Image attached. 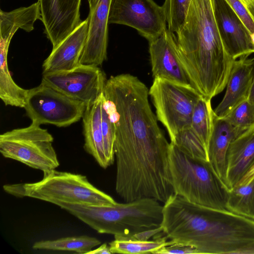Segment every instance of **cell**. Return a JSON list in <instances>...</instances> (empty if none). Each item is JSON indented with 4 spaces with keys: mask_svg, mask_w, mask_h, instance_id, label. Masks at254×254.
<instances>
[{
    "mask_svg": "<svg viewBox=\"0 0 254 254\" xmlns=\"http://www.w3.org/2000/svg\"><path fill=\"white\" fill-rule=\"evenodd\" d=\"M171 142L189 156L201 161L209 162L205 146L191 127L179 131Z\"/></svg>",
    "mask_w": 254,
    "mask_h": 254,
    "instance_id": "26",
    "label": "cell"
},
{
    "mask_svg": "<svg viewBox=\"0 0 254 254\" xmlns=\"http://www.w3.org/2000/svg\"><path fill=\"white\" fill-rule=\"evenodd\" d=\"M110 1L97 0L89 9L87 36L80 64L99 66L107 59Z\"/></svg>",
    "mask_w": 254,
    "mask_h": 254,
    "instance_id": "14",
    "label": "cell"
},
{
    "mask_svg": "<svg viewBox=\"0 0 254 254\" xmlns=\"http://www.w3.org/2000/svg\"><path fill=\"white\" fill-rule=\"evenodd\" d=\"M254 164V126L241 132L230 144L227 154L226 184L235 187Z\"/></svg>",
    "mask_w": 254,
    "mask_h": 254,
    "instance_id": "17",
    "label": "cell"
},
{
    "mask_svg": "<svg viewBox=\"0 0 254 254\" xmlns=\"http://www.w3.org/2000/svg\"><path fill=\"white\" fill-rule=\"evenodd\" d=\"M157 119L172 140L182 130L191 127L193 112L200 95L191 86L154 78L149 90Z\"/></svg>",
    "mask_w": 254,
    "mask_h": 254,
    "instance_id": "7",
    "label": "cell"
},
{
    "mask_svg": "<svg viewBox=\"0 0 254 254\" xmlns=\"http://www.w3.org/2000/svg\"><path fill=\"white\" fill-rule=\"evenodd\" d=\"M8 48L0 45V98L6 106L24 108L28 89L19 86L10 74L7 58Z\"/></svg>",
    "mask_w": 254,
    "mask_h": 254,
    "instance_id": "21",
    "label": "cell"
},
{
    "mask_svg": "<svg viewBox=\"0 0 254 254\" xmlns=\"http://www.w3.org/2000/svg\"><path fill=\"white\" fill-rule=\"evenodd\" d=\"M103 101V93L96 102L86 106L82 119L84 148L93 156L101 167L106 169L110 166L105 153L101 123Z\"/></svg>",
    "mask_w": 254,
    "mask_h": 254,
    "instance_id": "19",
    "label": "cell"
},
{
    "mask_svg": "<svg viewBox=\"0 0 254 254\" xmlns=\"http://www.w3.org/2000/svg\"><path fill=\"white\" fill-rule=\"evenodd\" d=\"M107 80L99 66L80 64L68 70L43 74L42 82L87 106L103 93Z\"/></svg>",
    "mask_w": 254,
    "mask_h": 254,
    "instance_id": "10",
    "label": "cell"
},
{
    "mask_svg": "<svg viewBox=\"0 0 254 254\" xmlns=\"http://www.w3.org/2000/svg\"><path fill=\"white\" fill-rule=\"evenodd\" d=\"M149 51L154 78L191 86L181 62L174 33L167 28L159 37L149 42Z\"/></svg>",
    "mask_w": 254,
    "mask_h": 254,
    "instance_id": "12",
    "label": "cell"
},
{
    "mask_svg": "<svg viewBox=\"0 0 254 254\" xmlns=\"http://www.w3.org/2000/svg\"><path fill=\"white\" fill-rule=\"evenodd\" d=\"M223 119L243 132L254 126V104L247 100Z\"/></svg>",
    "mask_w": 254,
    "mask_h": 254,
    "instance_id": "28",
    "label": "cell"
},
{
    "mask_svg": "<svg viewBox=\"0 0 254 254\" xmlns=\"http://www.w3.org/2000/svg\"><path fill=\"white\" fill-rule=\"evenodd\" d=\"M214 15L221 39L236 60L254 53V43L244 23L226 0H212Z\"/></svg>",
    "mask_w": 254,
    "mask_h": 254,
    "instance_id": "11",
    "label": "cell"
},
{
    "mask_svg": "<svg viewBox=\"0 0 254 254\" xmlns=\"http://www.w3.org/2000/svg\"><path fill=\"white\" fill-rule=\"evenodd\" d=\"M241 57L233 62L223 99L214 110L223 119L248 99L254 76V58Z\"/></svg>",
    "mask_w": 254,
    "mask_h": 254,
    "instance_id": "15",
    "label": "cell"
},
{
    "mask_svg": "<svg viewBox=\"0 0 254 254\" xmlns=\"http://www.w3.org/2000/svg\"><path fill=\"white\" fill-rule=\"evenodd\" d=\"M198 254V252L194 247L190 245L174 241L171 244L161 248L154 253V254Z\"/></svg>",
    "mask_w": 254,
    "mask_h": 254,
    "instance_id": "30",
    "label": "cell"
},
{
    "mask_svg": "<svg viewBox=\"0 0 254 254\" xmlns=\"http://www.w3.org/2000/svg\"><path fill=\"white\" fill-rule=\"evenodd\" d=\"M167 239L165 235L148 241L115 239L109 243V246L112 254H154L161 248L174 242L167 241Z\"/></svg>",
    "mask_w": 254,
    "mask_h": 254,
    "instance_id": "24",
    "label": "cell"
},
{
    "mask_svg": "<svg viewBox=\"0 0 254 254\" xmlns=\"http://www.w3.org/2000/svg\"><path fill=\"white\" fill-rule=\"evenodd\" d=\"M149 90L137 77L121 74L107 79L104 106L115 130L116 188L132 195L161 191L170 182V143L148 101Z\"/></svg>",
    "mask_w": 254,
    "mask_h": 254,
    "instance_id": "1",
    "label": "cell"
},
{
    "mask_svg": "<svg viewBox=\"0 0 254 254\" xmlns=\"http://www.w3.org/2000/svg\"><path fill=\"white\" fill-rule=\"evenodd\" d=\"M246 7L254 20V0H251L246 5Z\"/></svg>",
    "mask_w": 254,
    "mask_h": 254,
    "instance_id": "33",
    "label": "cell"
},
{
    "mask_svg": "<svg viewBox=\"0 0 254 254\" xmlns=\"http://www.w3.org/2000/svg\"><path fill=\"white\" fill-rule=\"evenodd\" d=\"M53 140L47 129L32 123L28 127L0 134V152L5 158L43 172L50 171L60 165Z\"/></svg>",
    "mask_w": 254,
    "mask_h": 254,
    "instance_id": "6",
    "label": "cell"
},
{
    "mask_svg": "<svg viewBox=\"0 0 254 254\" xmlns=\"http://www.w3.org/2000/svg\"><path fill=\"white\" fill-rule=\"evenodd\" d=\"M81 0H38L45 33L55 48L82 22Z\"/></svg>",
    "mask_w": 254,
    "mask_h": 254,
    "instance_id": "13",
    "label": "cell"
},
{
    "mask_svg": "<svg viewBox=\"0 0 254 254\" xmlns=\"http://www.w3.org/2000/svg\"><path fill=\"white\" fill-rule=\"evenodd\" d=\"M244 5L246 6V5L251 0H240Z\"/></svg>",
    "mask_w": 254,
    "mask_h": 254,
    "instance_id": "36",
    "label": "cell"
},
{
    "mask_svg": "<svg viewBox=\"0 0 254 254\" xmlns=\"http://www.w3.org/2000/svg\"><path fill=\"white\" fill-rule=\"evenodd\" d=\"M88 254H112L109 246H108L106 243H104L101 245L100 247L94 250H92L89 251Z\"/></svg>",
    "mask_w": 254,
    "mask_h": 254,
    "instance_id": "32",
    "label": "cell"
},
{
    "mask_svg": "<svg viewBox=\"0 0 254 254\" xmlns=\"http://www.w3.org/2000/svg\"><path fill=\"white\" fill-rule=\"evenodd\" d=\"M214 114L211 100L200 97L193 112L190 127L207 150L212 129Z\"/></svg>",
    "mask_w": 254,
    "mask_h": 254,
    "instance_id": "25",
    "label": "cell"
},
{
    "mask_svg": "<svg viewBox=\"0 0 254 254\" xmlns=\"http://www.w3.org/2000/svg\"><path fill=\"white\" fill-rule=\"evenodd\" d=\"M169 165L175 194L195 204L226 209L230 190L208 162L189 156L170 142Z\"/></svg>",
    "mask_w": 254,
    "mask_h": 254,
    "instance_id": "4",
    "label": "cell"
},
{
    "mask_svg": "<svg viewBox=\"0 0 254 254\" xmlns=\"http://www.w3.org/2000/svg\"><path fill=\"white\" fill-rule=\"evenodd\" d=\"M101 243V241L95 237L80 236L36 242L33 245L32 248L35 250L70 251L79 254H87Z\"/></svg>",
    "mask_w": 254,
    "mask_h": 254,
    "instance_id": "22",
    "label": "cell"
},
{
    "mask_svg": "<svg viewBox=\"0 0 254 254\" xmlns=\"http://www.w3.org/2000/svg\"><path fill=\"white\" fill-rule=\"evenodd\" d=\"M241 132V130L225 119L218 118L214 114L212 129L207 148L208 163L226 186L228 150L231 141Z\"/></svg>",
    "mask_w": 254,
    "mask_h": 254,
    "instance_id": "18",
    "label": "cell"
},
{
    "mask_svg": "<svg viewBox=\"0 0 254 254\" xmlns=\"http://www.w3.org/2000/svg\"><path fill=\"white\" fill-rule=\"evenodd\" d=\"M88 20L81 24L55 48L43 64V74L68 70L80 64L87 39Z\"/></svg>",
    "mask_w": 254,
    "mask_h": 254,
    "instance_id": "16",
    "label": "cell"
},
{
    "mask_svg": "<svg viewBox=\"0 0 254 254\" xmlns=\"http://www.w3.org/2000/svg\"><path fill=\"white\" fill-rule=\"evenodd\" d=\"M254 179V164L253 166L250 168L248 172L245 174V175L241 179V180L239 181L238 185H245L250 183L251 181H252Z\"/></svg>",
    "mask_w": 254,
    "mask_h": 254,
    "instance_id": "31",
    "label": "cell"
},
{
    "mask_svg": "<svg viewBox=\"0 0 254 254\" xmlns=\"http://www.w3.org/2000/svg\"><path fill=\"white\" fill-rule=\"evenodd\" d=\"M56 204L99 233L115 239H128L138 232L161 226L162 206L157 200L143 198L114 205H98L60 201Z\"/></svg>",
    "mask_w": 254,
    "mask_h": 254,
    "instance_id": "3",
    "label": "cell"
},
{
    "mask_svg": "<svg viewBox=\"0 0 254 254\" xmlns=\"http://www.w3.org/2000/svg\"><path fill=\"white\" fill-rule=\"evenodd\" d=\"M192 0H165L162 5L168 29L178 33L183 26Z\"/></svg>",
    "mask_w": 254,
    "mask_h": 254,
    "instance_id": "27",
    "label": "cell"
},
{
    "mask_svg": "<svg viewBox=\"0 0 254 254\" xmlns=\"http://www.w3.org/2000/svg\"><path fill=\"white\" fill-rule=\"evenodd\" d=\"M87 0L89 3V9L92 8L97 1V0Z\"/></svg>",
    "mask_w": 254,
    "mask_h": 254,
    "instance_id": "35",
    "label": "cell"
},
{
    "mask_svg": "<svg viewBox=\"0 0 254 254\" xmlns=\"http://www.w3.org/2000/svg\"><path fill=\"white\" fill-rule=\"evenodd\" d=\"M226 209L254 220V179L248 184L236 186L230 190Z\"/></svg>",
    "mask_w": 254,
    "mask_h": 254,
    "instance_id": "23",
    "label": "cell"
},
{
    "mask_svg": "<svg viewBox=\"0 0 254 254\" xmlns=\"http://www.w3.org/2000/svg\"><path fill=\"white\" fill-rule=\"evenodd\" d=\"M250 102L254 104V76L253 79V81L252 83V85L251 87V89L250 90V92L249 94V96L248 99Z\"/></svg>",
    "mask_w": 254,
    "mask_h": 254,
    "instance_id": "34",
    "label": "cell"
},
{
    "mask_svg": "<svg viewBox=\"0 0 254 254\" xmlns=\"http://www.w3.org/2000/svg\"><path fill=\"white\" fill-rule=\"evenodd\" d=\"M109 23L131 27L149 42L167 29L163 6L153 0H111Z\"/></svg>",
    "mask_w": 254,
    "mask_h": 254,
    "instance_id": "9",
    "label": "cell"
},
{
    "mask_svg": "<svg viewBox=\"0 0 254 254\" xmlns=\"http://www.w3.org/2000/svg\"><path fill=\"white\" fill-rule=\"evenodd\" d=\"M86 105L41 82L28 89L24 108L32 123L64 127L82 118Z\"/></svg>",
    "mask_w": 254,
    "mask_h": 254,
    "instance_id": "8",
    "label": "cell"
},
{
    "mask_svg": "<svg viewBox=\"0 0 254 254\" xmlns=\"http://www.w3.org/2000/svg\"><path fill=\"white\" fill-rule=\"evenodd\" d=\"M42 19L38 1L27 6L9 12L0 11V44L9 45L14 34L19 29L29 32L34 29V24Z\"/></svg>",
    "mask_w": 254,
    "mask_h": 254,
    "instance_id": "20",
    "label": "cell"
},
{
    "mask_svg": "<svg viewBox=\"0 0 254 254\" xmlns=\"http://www.w3.org/2000/svg\"><path fill=\"white\" fill-rule=\"evenodd\" d=\"M3 190L17 197H29L51 203L57 201L114 205L113 197L93 186L85 176L55 169L43 172L39 181L6 184Z\"/></svg>",
    "mask_w": 254,
    "mask_h": 254,
    "instance_id": "5",
    "label": "cell"
},
{
    "mask_svg": "<svg viewBox=\"0 0 254 254\" xmlns=\"http://www.w3.org/2000/svg\"><path fill=\"white\" fill-rule=\"evenodd\" d=\"M176 39L192 87L211 100L226 88L235 61L221 39L212 0H191Z\"/></svg>",
    "mask_w": 254,
    "mask_h": 254,
    "instance_id": "2",
    "label": "cell"
},
{
    "mask_svg": "<svg viewBox=\"0 0 254 254\" xmlns=\"http://www.w3.org/2000/svg\"><path fill=\"white\" fill-rule=\"evenodd\" d=\"M250 32L254 43V20L240 0H226Z\"/></svg>",
    "mask_w": 254,
    "mask_h": 254,
    "instance_id": "29",
    "label": "cell"
}]
</instances>
